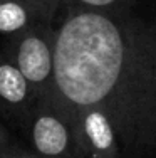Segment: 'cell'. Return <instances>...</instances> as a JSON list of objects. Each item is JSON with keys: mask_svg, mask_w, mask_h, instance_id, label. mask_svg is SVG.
<instances>
[{"mask_svg": "<svg viewBox=\"0 0 156 158\" xmlns=\"http://www.w3.org/2000/svg\"><path fill=\"white\" fill-rule=\"evenodd\" d=\"M64 10L55 29L57 93L111 123L122 158H156V27L128 7Z\"/></svg>", "mask_w": 156, "mask_h": 158, "instance_id": "cell-1", "label": "cell"}, {"mask_svg": "<svg viewBox=\"0 0 156 158\" xmlns=\"http://www.w3.org/2000/svg\"><path fill=\"white\" fill-rule=\"evenodd\" d=\"M29 150L40 158H84L76 113L54 93L37 98L24 130Z\"/></svg>", "mask_w": 156, "mask_h": 158, "instance_id": "cell-2", "label": "cell"}, {"mask_svg": "<svg viewBox=\"0 0 156 158\" xmlns=\"http://www.w3.org/2000/svg\"><path fill=\"white\" fill-rule=\"evenodd\" d=\"M54 51L55 29L46 20L5 37L2 47V54L25 77L35 99L55 91Z\"/></svg>", "mask_w": 156, "mask_h": 158, "instance_id": "cell-3", "label": "cell"}, {"mask_svg": "<svg viewBox=\"0 0 156 158\" xmlns=\"http://www.w3.org/2000/svg\"><path fill=\"white\" fill-rule=\"evenodd\" d=\"M34 103L29 82L0 51V114L24 133Z\"/></svg>", "mask_w": 156, "mask_h": 158, "instance_id": "cell-4", "label": "cell"}, {"mask_svg": "<svg viewBox=\"0 0 156 158\" xmlns=\"http://www.w3.org/2000/svg\"><path fill=\"white\" fill-rule=\"evenodd\" d=\"M74 113L84 158H122L114 130L102 113L96 110H79Z\"/></svg>", "mask_w": 156, "mask_h": 158, "instance_id": "cell-5", "label": "cell"}, {"mask_svg": "<svg viewBox=\"0 0 156 158\" xmlns=\"http://www.w3.org/2000/svg\"><path fill=\"white\" fill-rule=\"evenodd\" d=\"M42 20L37 10L25 0H0V35L10 37Z\"/></svg>", "mask_w": 156, "mask_h": 158, "instance_id": "cell-6", "label": "cell"}, {"mask_svg": "<svg viewBox=\"0 0 156 158\" xmlns=\"http://www.w3.org/2000/svg\"><path fill=\"white\" fill-rule=\"evenodd\" d=\"M129 0H62L61 7H76L91 12H111L128 7Z\"/></svg>", "mask_w": 156, "mask_h": 158, "instance_id": "cell-7", "label": "cell"}, {"mask_svg": "<svg viewBox=\"0 0 156 158\" xmlns=\"http://www.w3.org/2000/svg\"><path fill=\"white\" fill-rule=\"evenodd\" d=\"M25 2L34 7L37 14L44 20H49V22H54L55 14L61 10V5H62V0H25Z\"/></svg>", "mask_w": 156, "mask_h": 158, "instance_id": "cell-8", "label": "cell"}, {"mask_svg": "<svg viewBox=\"0 0 156 158\" xmlns=\"http://www.w3.org/2000/svg\"><path fill=\"white\" fill-rule=\"evenodd\" d=\"M0 158H40L39 155H35L34 152H30L29 148L17 145L15 141L5 150V152L0 153Z\"/></svg>", "mask_w": 156, "mask_h": 158, "instance_id": "cell-9", "label": "cell"}, {"mask_svg": "<svg viewBox=\"0 0 156 158\" xmlns=\"http://www.w3.org/2000/svg\"><path fill=\"white\" fill-rule=\"evenodd\" d=\"M14 143L12 140V136L9 135V131H7V128L0 123V153L2 152H5L7 148H9L10 145Z\"/></svg>", "mask_w": 156, "mask_h": 158, "instance_id": "cell-10", "label": "cell"}]
</instances>
